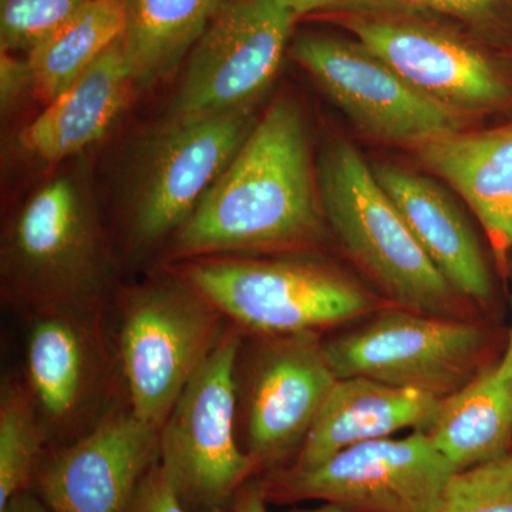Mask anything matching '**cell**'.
<instances>
[{
  "mask_svg": "<svg viewBox=\"0 0 512 512\" xmlns=\"http://www.w3.org/2000/svg\"><path fill=\"white\" fill-rule=\"evenodd\" d=\"M325 215L298 104L275 100L171 238L173 258H207L311 244Z\"/></svg>",
  "mask_w": 512,
  "mask_h": 512,
  "instance_id": "1",
  "label": "cell"
},
{
  "mask_svg": "<svg viewBox=\"0 0 512 512\" xmlns=\"http://www.w3.org/2000/svg\"><path fill=\"white\" fill-rule=\"evenodd\" d=\"M0 276L5 298L28 315L103 312L114 262L86 171L50 178L9 218Z\"/></svg>",
  "mask_w": 512,
  "mask_h": 512,
  "instance_id": "2",
  "label": "cell"
},
{
  "mask_svg": "<svg viewBox=\"0 0 512 512\" xmlns=\"http://www.w3.org/2000/svg\"><path fill=\"white\" fill-rule=\"evenodd\" d=\"M326 224L399 308L451 318L458 293L431 262L352 143L333 140L316 165Z\"/></svg>",
  "mask_w": 512,
  "mask_h": 512,
  "instance_id": "3",
  "label": "cell"
},
{
  "mask_svg": "<svg viewBox=\"0 0 512 512\" xmlns=\"http://www.w3.org/2000/svg\"><path fill=\"white\" fill-rule=\"evenodd\" d=\"M254 109L171 116L138 138L123 178L128 241L173 238L255 126Z\"/></svg>",
  "mask_w": 512,
  "mask_h": 512,
  "instance_id": "4",
  "label": "cell"
},
{
  "mask_svg": "<svg viewBox=\"0 0 512 512\" xmlns=\"http://www.w3.org/2000/svg\"><path fill=\"white\" fill-rule=\"evenodd\" d=\"M224 315L180 275L131 288L120 302L116 362L127 403L160 430L217 345Z\"/></svg>",
  "mask_w": 512,
  "mask_h": 512,
  "instance_id": "5",
  "label": "cell"
},
{
  "mask_svg": "<svg viewBox=\"0 0 512 512\" xmlns=\"http://www.w3.org/2000/svg\"><path fill=\"white\" fill-rule=\"evenodd\" d=\"M177 274L224 318L264 338L318 333L375 306L353 279L311 259L207 256L190 259Z\"/></svg>",
  "mask_w": 512,
  "mask_h": 512,
  "instance_id": "6",
  "label": "cell"
},
{
  "mask_svg": "<svg viewBox=\"0 0 512 512\" xmlns=\"http://www.w3.org/2000/svg\"><path fill=\"white\" fill-rule=\"evenodd\" d=\"M241 333L224 330L160 429V463L192 512L225 510L256 471L237 440Z\"/></svg>",
  "mask_w": 512,
  "mask_h": 512,
  "instance_id": "7",
  "label": "cell"
},
{
  "mask_svg": "<svg viewBox=\"0 0 512 512\" xmlns=\"http://www.w3.org/2000/svg\"><path fill=\"white\" fill-rule=\"evenodd\" d=\"M456 467L426 431L367 441L312 468H276L266 500H322L357 512H439Z\"/></svg>",
  "mask_w": 512,
  "mask_h": 512,
  "instance_id": "8",
  "label": "cell"
},
{
  "mask_svg": "<svg viewBox=\"0 0 512 512\" xmlns=\"http://www.w3.org/2000/svg\"><path fill=\"white\" fill-rule=\"evenodd\" d=\"M487 346L480 326L394 309L355 332L323 342L338 379L367 377L447 397L474 375Z\"/></svg>",
  "mask_w": 512,
  "mask_h": 512,
  "instance_id": "9",
  "label": "cell"
},
{
  "mask_svg": "<svg viewBox=\"0 0 512 512\" xmlns=\"http://www.w3.org/2000/svg\"><path fill=\"white\" fill-rule=\"evenodd\" d=\"M296 19L284 0H222L188 56L167 114L254 109L274 82Z\"/></svg>",
  "mask_w": 512,
  "mask_h": 512,
  "instance_id": "10",
  "label": "cell"
},
{
  "mask_svg": "<svg viewBox=\"0 0 512 512\" xmlns=\"http://www.w3.org/2000/svg\"><path fill=\"white\" fill-rule=\"evenodd\" d=\"M292 59L367 136L419 147L463 130L464 114L430 99L359 40L303 35Z\"/></svg>",
  "mask_w": 512,
  "mask_h": 512,
  "instance_id": "11",
  "label": "cell"
},
{
  "mask_svg": "<svg viewBox=\"0 0 512 512\" xmlns=\"http://www.w3.org/2000/svg\"><path fill=\"white\" fill-rule=\"evenodd\" d=\"M160 458V430L114 402L83 436L37 468V495L52 512H127Z\"/></svg>",
  "mask_w": 512,
  "mask_h": 512,
  "instance_id": "12",
  "label": "cell"
},
{
  "mask_svg": "<svg viewBox=\"0 0 512 512\" xmlns=\"http://www.w3.org/2000/svg\"><path fill=\"white\" fill-rule=\"evenodd\" d=\"M336 382L319 333L265 338L244 397L247 453L256 468L276 470L301 450Z\"/></svg>",
  "mask_w": 512,
  "mask_h": 512,
  "instance_id": "13",
  "label": "cell"
},
{
  "mask_svg": "<svg viewBox=\"0 0 512 512\" xmlns=\"http://www.w3.org/2000/svg\"><path fill=\"white\" fill-rule=\"evenodd\" d=\"M348 25L356 40L430 99L463 114L510 103L507 77L460 37L413 20L356 18Z\"/></svg>",
  "mask_w": 512,
  "mask_h": 512,
  "instance_id": "14",
  "label": "cell"
},
{
  "mask_svg": "<svg viewBox=\"0 0 512 512\" xmlns=\"http://www.w3.org/2000/svg\"><path fill=\"white\" fill-rule=\"evenodd\" d=\"M30 316L26 384L47 433L79 426L109 394L111 360L103 312L52 311Z\"/></svg>",
  "mask_w": 512,
  "mask_h": 512,
  "instance_id": "15",
  "label": "cell"
},
{
  "mask_svg": "<svg viewBox=\"0 0 512 512\" xmlns=\"http://www.w3.org/2000/svg\"><path fill=\"white\" fill-rule=\"evenodd\" d=\"M376 180L399 208L407 227L460 298L488 308L493 276L483 245L460 205L426 175L396 164H376Z\"/></svg>",
  "mask_w": 512,
  "mask_h": 512,
  "instance_id": "16",
  "label": "cell"
},
{
  "mask_svg": "<svg viewBox=\"0 0 512 512\" xmlns=\"http://www.w3.org/2000/svg\"><path fill=\"white\" fill-rule=\"evenodd\" d=\"M424 167L460 194L487 234L495 262L510 272L512 252V120L480 131H456L416 147Z\"/></svg>",
  "mask_w": 512,
  "mask_h": 512,
  "instance_id": "17",
  "label": "cell"
},
{
  "mask_svg": "<svg viewBox=\"0 0 512 512\" xmlns=\"http://www.w3.org/2000/svg\"><path fill=\"white\" fill-rule=\"evenodd\" d=\"M440 403L433 394L367 377L338 379L293 467L319 466L346 448L389 439L399 431H427Z\"/></svg>",
  "mask_w": 512,
  "mask_h": 512,
  "instance_id": "18",
  "label": "cell"
},
{
  "mask_svg": "<svg viewBox=\"0 0 512 512\" xmlns=\"http://www.w3.org/2000/svg\"><path fill=\"white\" fill-rule=\"evenodd\" d=\"M134 90L120 37L20 131L19 146L47 164L77 156L109 133Z\"/></svg>",
  "mask_w": 512,
  "mask_h": 512,
  "instance_id": "19",
  "label": "cell"
},
{
  "mask_svg": "<svg viewBox=\"0 0 512 512\" xmlns=\"http://www.w3.org/2000/svg\"><path fill=\"white\" fill-rule=\"evenodd\" d=\"M426 433L457 471L510 453L512 383L497 363L478 370L463 387L443 397Z\"/></svg>",
  "mask_w": 512,
  "mask_h": 512,
  "instance_id": "20",
  "label": "cell"
},
{
  "mask_svg": "<svg viewBox=\"0 0 512 512\" xmlns=\"http://www.w3.org/2000/svg\"><path fill=\"white\" fill-rule=\"evenodd\" d=\"M222 0H126L121 43L137 90L163 82L188 59Z\"/></svg>",
  "mask_w": 512,
  "mask_h": 512,
  "instance_id": "21",
  "label": "cell"
},
{
  "mask_svg": "<svg viewBox=\"0 0 512 512\" xmlns=\"http://www.w3.org/2000/svg\"><path fill=\"white\" fill-rule=\"evenodd\" d=\"M126 25V0H89L26 56L37 96L47 104L72 86Z\"/></svg>",
  "mask_w": 512,
  "mask_h": 512,
  "instance_id": "22",
  "label": "cell"
},
{
  "mask_svg": "<svg viewBox=\"0 0 512 512\" xmlns=\"http://www.w3.org/2000/svg\"><path fill=\"white\" fill-rule=\"evenodd\" d=\"M47 440L28 384L8 380L0 396V512L35 478Z\"/></svg>",
  "mask_w": 512,
  "mask_h": 512,
  "instance_id": "23",
  "label": "cell"
},
{
  "mask_svg": "<svg viewBox=\"0 0 512 512\" xmlns=\"http://www.w3.org/2000/svg\"><path fill=\"white\" fill-rule=\"evenodd\" d=\"M439 512H512V450L457 471L447 485Z\"/></svg>",
  "mask_w": 512,
  "mask_h": 512,
  "instance_id": "24",
  "label": "cell"
},
{
  "mask_svg": "<svg viewBox=\"0 0 512 512\" xmlns=\"http://www.w3.org/2000/svg\"><path fill=\"white\" fill-rule=\"evenodd\" d=\"M89 0H0L2 52L28 55Z\"/></svg>",
  "mask_w": 512,
  "mask_h": 512,
  "instance_id": "25",
  "label": "cell"
},
{
  "mask_svg": "<svg viewBox=\"0 0 512 512\" xmlns=\"http://www.w3.org/2000/svg\"><path fill=\"white\" fill-rule=\"evenodd\" d=\"M127 512H192L188 510L177 493L173 484L168 480L160 458L150 470L147 471L141 483L138 484L136 494L131 500ZM211 512H227L215 510Z\"/></svg>",
  "mask_w": 512,
  "mask_h": 512,
  "instance_id": "26",
  "label": "cell"
},
{
  "mask_svg": "<svg viewBox=\"0 0 512 512\" xmlns=\"http://www.w3.org/2000/svg\"><path fill=\"white\" fill-rule=\"evenodd\" d=\"M33 87L32 72L28 59L18 57L15 53L2 52L0 55V104L6 113L15 106L23 94Z\"/></svg>",
  "mask_w": 512,
  "mask_h": 512,
  "instance_id": "27",
  "label": "cell"
},
{
  "mask_svg": "<svg viewBox=\"0 0 512 512\" xmlns=\"http://www.w3.org/2000/svg\"><path fill=\"white\" fill-rule=\"evenodd\" d=\"M409 5L456 16L458 19L478 22L490 18L503 0H400Z\"/></svg>",
  "mask_w": 512,
  "mask_h": 512,
  "instance_id": "28",
  "label": "cell"
},
{
  "mask_svg": "<svg viewBox=\"0 0 512 512\" xmlns=\"http://www.w3.org/2000/svg\"><path fill=\"white\" fill-rule=\"evenodd\" d=\"M261 484L244 485L232 501V512H268Z\"/></svg>",
  "mask_w": 512,
  "mask_h": 512,
  "instance_id": "29",
  "label": "cell"
},
{
  "mask_svg": "<svg viewBox=\"0 0 512 512\" xmlns=\"http://www.w3.org/2000/svg\"><path fill=\"white\" fill-rule=\"evenodd\" d=\"M284 2L295 13L296 18H301L303 15L319 12V10L362 5V3L370 2V0H284Z\"/></svg>",
  "mask_w": 512,
  "mask_h": 512,
  "instance_id": "30",
  "label": "cell"
},
{
  "mask_svg": "<svg viewBox=\"0 0 512 512\" xmlns=\"http://www.w3.org/2000/svg\"><path fill=\"white\" fill-rule=\"evenodd\" d=\"M3 512H52L40 500L39 495L23 491L10 501Z\"/></svg>",
  "mask_w": 512,
  "mask_h": 512,
  "instance_id": "31",
  "label": "cell"
},
{
  "mask_svg": "<svg viewBox=\"0 0 512 512\" xmlns=\"http://www.w3.org/2000/svg\"><path fill=\"white\" fill-rule=\"evenodd\" d=\"M511 286H512V265L510 266ZM511 309H512V292H511ZM498 369L503 373L505 377L512 383V326L510 332V338H508L507 349L503 359L497 363Z\"/></svg>",
  "mask_w": 512,
  "mask_h": 512,
  "instance_id": "32",
  "label": "cell"
},
{
  "mask_svg": "<svg viewBox=\"0 0 512 512\" xmlns=\"http://www.w3.org/2000/svg\"><path fill=\"white\" fill-rule=\"evenodd\" d=\"M288 512H357L349 510V508L342 507V505L326 503L320 507L309 508V510H292Z\"/></svg>",
  "mask_w": 512,
  "mask_h": 512,
  "instance_id": "33",
  "label": "cell"
}]
</instances>
